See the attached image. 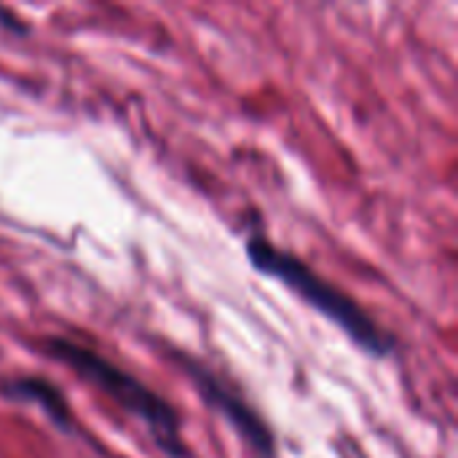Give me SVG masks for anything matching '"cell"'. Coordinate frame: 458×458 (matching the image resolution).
<instances>
[{
	"label": "cell",
	"instance_id": "obj_1",
	"mask_svg": "<svg viewBox=\"0 0 458 458\" xmlns=\"http://www.w3.org/2000/svg\"><path fill=\"white\" fill-rule=\"evenodd\" d=\"M40 352L48 360L72 370L81 381L91 384L97 392H102L107 400H113L123 413L137 419L145 427V432L150 435L153 445L164 456L191 458L188 443L182 437V416L164 394L153 392L137 376H131L113 360L102 357L99 352H94L72 338L48 335L40 341Z\"/></svg>",
	"mask_w": 458,
	"mask_h": 458
},
{
	"label": "cell",
	"instance_id": "obj_2",
	"mask_svg": "<svg viewBox=\"0 0 458 458\" xmlns=\"http://www.w3.org/2000/svg\"><path fill=\"white\" fill-rule=\"evenodd\" d=\"M250 266L284 284L295 298H301L309 309H314L319 317H325L330 325H335L360 352L386 360L394 354L397 341L392 333H386L352 295H346L341 287H335L330 279L317 274L309 263H303L295 252L276 247L268 236L252 233L244 244Z\"/></svg>",
	"mask_w": 458,
	"mask_h": 458
},
{
	"label": "cell",
	"instance_id": "obj_3",
	"mask_svg": "<svg viewBox=\"0 0 458 458\" xmlns=\"http://www.w3.org/2000/svg\"><path fill=\"white\" fill-rule=\"evenodd\" d=\"M174 360L182 368V373L191 378L204 405L215 411L239 435V440L250 448L252 456L276 458V437H274L271 424L255 411V405L239 389H233L223 376H217L207 362L185 352H174Z\"/></svg>",
	"mask_w": 458,
	"mask_h": 458
},
{
	"label": "cell",
	"instance_id": "obj_4",
	"mask_svg": "<svg viewBox=\"0 0 458 458\" xmlns=\"http://www.w3.org/2000/svg\"><path fill=\"white\" fill-rule=\"evenodd\" d=\"M0 397L5 403L19 405H38V411L51 421V427L62 435H78V421L72 416V408L64 397V392L40 378V376H8L0 378Z\"/></svg>",
	"mask_w": 458,
	"mask_h": 458
},
{
	"label": "cell",
	"instance_id": "obj_5",
	"mask_svg": "<svg viewBox=\"0 0 458 458\" xmlns=\"http://www.w3.org/2000/svg\"><path fill=\"white\" fill-rule=\"evenodd\" d=\"M0 27L8 30V32H16V35H27V24L13 11H8L3 5H0Z\"/></svg>",
	"mask_w": 458,
	"mask_h": 458
}]
</instances>
